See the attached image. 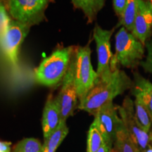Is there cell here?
<instances>
[{
    "label": "cell",
    "instance_id": "cell-1",
    "mask_svg": "<svg viewBox=\"0 0 152 152\" xmlns=\"http://www.w3.org/2000/svg\"><path fill=\"white\" fill-rule=\"evenodd\" d=\"M112 69L113 72L109 77L96 81L84 99L80 102L77 109L94 115L101 107L132 89L133 80L128 74L118 66Z\"/></svg>",
    "mask_w": 152,
    "mask_h": 152
},
{
    "label": "cell",
    "instance_id": "cell-2",
    "mask_svg": "<svg viewBox=\"0 0 152 152\" xmlns=\"http://www.w3.org/2000/svg\"><path fill=\"white\" fill-rule=\"evenodd\" d=\"M75 48L76 46H58L35 69L36 83L49 87L61 84L69 68Z\"/></svg>",
    "mask_w": 152,
    "mask_h": 152
},
{
    "label": "cell",
    "instance_id": "cell-3",
    "mask_svg": "<svg viewBox=\"0 0 152 152\" xmlns=\"http://www.w3.org/2000/svg\"><path fill=\"white\" fill-rule=\"evenodd\" d=\"M115 54L112 60L124 68L134 69L140 66L145 53V45L126 28L121 27L115 37Z\"/></svg>",
    "mask_w": 152,
    "mask_h": 152
},
{
    "label": "cell",
    "instance_id": "cell-4",
    "mask_svg": "<svg viewBox=\"0 0 152 152\" xmlns=\"http://www.w3.org/2000/svg\"><path fill=\"white\" fill-rule=\"evenodd\" d=\"M96 81L97 74L91 62L90 44L83 47L77 46L75 51V83L79 103L84 99Z\"/></svg>",
    "mask_w": 152,
    "mask_h": 152
},
{
    "label": "cell",
    "instance_id": "cell-5",
    "mask_svg": "<svg viewBox=\"0 0 152 152\" xmlns=\"http://www.w3.org/2000/svg\"><path fill=\"white\" fill-rule=\"evenodd\" d=\"M49 3V0H8L5 5L13 20L31 28L46 19Z\"/></svg>",
    "mask_w": 152,
    "mask_h": 152
},
{
    "label": "cell",
    "instance_id": "cell-6",
    "mask_svg": "<svg viewBox=\"0 0 152 152\" xmlns=\"http://www.w3.org/2000/svg\"><path fill=\"white\" fill-rule=\"evenodd\" d=\"M56 99L59 105L61 121H66L68 118L73 115L79 104L75 83V52L69 68L61 83V90Z\"/></svg>",
    "mask_w": 152,
    "mask_h": 152
},
{
    "label": "cell",
    "instance_id": "cell-7",
    "mask_svg": "<svg viewBox=\"0 0 152 152\" xmlns=\"http://www.w3.org/2000/svg\"><path fill=\"white\" fill-rule=\"evenodd\" d=\"M115 28L104 30L96 25L93 30V37L96 43L97 53V80L108 78L111 75V64L113 55L111 50V38Z\"/></svg>",
    "mask_w": 152,
    "mask_h": 152
},
{
    "label": "cell",
    "instance_id": "cell-8",
    "mask_svg": "<svg viewBox=\"0 0 152 152\" xmlns=\"http://www.w3.org/2000/svg\"><path fill=\"white\" fill-rule=\"evenodd\" d=\"M117 109L127 130L133 141L142 152L149 144L150 135L142 129L137 119L134 102L130 97L126 96L122 106H117Z\"/></svg>",
    "mask_w": 152,
    "mask_h": 152
},
{
    "label": "cell",
    "instance_id": "cell-9",
    "mask_svg": "<svg viewBox=\"0 0 152 152\" xmlns=\"http://www.w3.org/2000/svg\"><path fill=\"white\" fill-rule=\"evenodd\" d=\"M30 28L11 20L8 29L0 39V48L8 61L13 66L18 64L19 49L27 37Z\"/></svg>",
    "mask_w": 152,
    "mask_h": 152
},
{
    "label": "cell",
    "instance_id": "cell-10",
    "mask_svg": "<svg viewBox=\"0 0 152 152\" xmlns=\"http://www.w3.org/2000/svg\"><path fill=\"white\" fill-rule=\"evenodd\" d=\"M117 106L113 102H110L101 107L94 115V122L104 137V142L108 147L112 149L115 141L118 125L121 121L118 115Z\"/></svg>",
    "mask_w": 152,
    "mask_h": 152
},
{
    "label": "cell",
    "instance_id": "cell-11",
    "mask_svg": "<svg viewBox=\"0 0 152 152\" xmlns=\"http://www.w3.org/2000/svg\"><path fill=\"white\" fill-rule=\"evenodd\" d=\"M132 33L145 45L152 35V8L149 0H141Z\"/></svg>",
    "mask_w": 152,
    "mask_h": 152
},
{
    "label": "cell",
    "instance_id": "cell-12",
    "mask_svg": "<svg viewBox=\"0 0 152 152\" xmlns=\"http://www.w3.org/2000/svg\"><path fill=\"white\" fill-rule=\"evenodd\" d=\"M61 122V115L58 101L56 97L49 95L44 107L42 120L44 140H47L56 130Z\"/></svg>",
    "mask_w": 152,
    "mask_h": 152
},
{
    "label": "cell",
    "instance_id": "cell-13",
    "mask_svg": "<svg viewBox=\"0 0 152 152\" xmlns=\"http://www.w3.org/2000/svg\"><path fill=\"white\" fill-rule=\"evenodd\" d=\"M134 80L132 93L145 105L152 120V83L137 72L133 73Z\"/></svg>",
    "mask_w": 152,
    "mask_h": 152
},
{
    "label": "cell",
    "instance_id": "cell-14",
    "mask_svg": "<svg viewBox=\"0 0 152 152\" xmlns=\"http://www.w3.org/2000/svg\"><path fill=\"white\" fill-rule=\"evenodd\" d=\"M138 147L125 128L122 119L118 128L112 152H137Z\"/></svg>",
    "mask_w": 152,
    "mask_h": 152
},
{
    "label": "cell",
    "instance_id": "cell-15",
    "mask_svg": "<svg viewBox=\"0 0 152 152\" xmlns=\"http://www.w3.org/2000/svg\"><path fill=\"white\" fill-rule=\"evenodd\" d=\"M71 1L74 8L83 11L87 23H92L104 8L106 0H71Z\"/></svg>",
    "mask_w": 152,
    "mask_h": 152
},
{
    "label": "cell",
    "instance_id": "cell-16",
    "mask_svg": "<svg viewBox=\"0 0 152 152\" xmlns=\"http://www.w3.org/2000/svg\"><path fill=\"white\" fill-rule=\"evenodd\" d=\"M68 132L69 130L66 121H61L56 130L47 140H44L42 152H56L63 140L67 136Z\"/></svg>",
    "mask_w": 152,
    "mask_h": 152
},
{
    "label": "cell",
    "instance_id": "cell-17",
    "mask_svg": "<svg viewBox=\"0 0 152 152\" xmlns=\"http://www.w3.org/2000/svg\"><path fill=\"white\" fill-rule=\"evenodd\" d=\"M141 0H126L124 10L121 17H119L118 26L126 28L132 33L133 24L137 13L139 5Z\"/></svg>",
    "mask_w": 152,
    "mask_h": 152
},
{
    "label": "cell",
    "instance_id": "cell-18",
    "mask_svg": "<svg viewBox=\"0 0 152 152\" xmlns=\"http://www.w3.org/2000/svg\"><path fill=\"white\" fill-rule=\"evenodd\" d=\"M104 144L105 142L102 132L93 122L90 125L87 134V152H98Z\"/></svg>",
    "mask_w": 152,
    "mask_h": 152
},
{
    "label": "cell",
    "instance_id": "cell-19",
    "mask_svg": "<svg viewBox=\"0 0 152 152\" xmlns=\"http://www.w3.org/2000/svg\"><path fill=\"white\" fill-rule=\"evenodd\" d=\"M134 104L136 118L139 123L141 125L142 129L149 134L150 129L152 125V120L147 107L138 98H135L134 101Z\"/></svg>",
    "mask_w": 152,
    "mask_h": 152
},
{
    "label": "cell",
    "instance_id": "cell-20",
    "mask_svg": "<svg viewBox=\"0 0 152 152\" xmlns=\"http://www.w3.org/2000/svg\"><path fill=\"white\" fill-rule=\"evenodd\" d=\"M42 144L35 138H25L15 146L12 152H42Z\"/></svg>",
    "mask_w": 152,
    "mask_h": 152
},
{
    "label": "cell",
    "instance_id": "cell-21",
    "mask_svg": "<svg viewBox=\"0 0 152 152\" xmlns=\"http://www.w3.org/2000/svg\"><path fill=\"white\" fill-rule=\"evenodd\" d=\"M11 20L5 4L0 0V39L7 32Z\"/></svg>",
    "mask_w": 152,
    "mask_h": 152
},
{
    "label": "cell",
    "instance_id": "cell-22",
    "mask_svg": "<svg viewBox=\"0 0 152 152\" xmlns=\"http://www.w3.org/2000/svg\"><path fill=\"white\" fill-rule=\"evenodd\" d=\"M147 56L145 60L140 62V66L143 68L145 73L152 75V37L145 44Z\"/></svg>",
    "mask_w": 152,
    "mask_h": 152
},
{
    "label": "cell",
    "instance_id": "cell-23",
    "mask_svg": "<svg viewBox=\"0 0 152 152\" xmlns=\"http://www.w3.org/2000/svg\"><path fill=\"white\" fill-rule=\"evenodd\" d=\"M125 3H126V0H113V1L114 12L117 16H118V18L121 17L123 14Z\"/></svg>",
    "mask_w": 152,
    "mask_h": 152
},
{
    "label": "cell",
    "instance_id": "cell-24",
    "mask_svg": "<svg viewBox=\"0 0 152 152\" xmlns=\"http://www.w3.org/2000/svg\"><path fill=\"white\" fill-rule=\"evenodd\" d=\"M11 142L0 141V152H11Z\"/></svg>",
    "mask_w": 152,
    "mask_h": 152
},
{
    "label": "cell",
    "instance_id": "cell-25",
    "mask_svg": "<svg viewBox=\"0 0 152 152\" xmlns=\"http://www.w3.org/2000/svg\"><path fill=\"white\" fill-rule=\"evenodd\" d=\"M98 152H112V149L108 147L106 144H104Z\"/></svg>",
    "mask_w": 152,
    "mask_h": 152
},
{
    "label": "cell",
    "instance_id": "cell-26",
    "mask_svg": "<svg viewBox=\"0 0 152 152\" xmlns=\"http://www.w3.org/2000/svg\"><path fill=\"white\" fill-rule=\"evenodd\" d=\"M142 152H152V146L149 144L147 147V148H146Z\"/></svg>",
    "mask_w": 152,
    "mask_h": 152
},
{
    "label": "cell",
    "instance_id": "cell-27",
    "mask_svg": "<svg viewBox=\"0 0 152 152\" xmlns=\"http://www.w3.org/2000/svg\"><path fill=\"white\" fill-rule=\"evenodd\" d=\"M49 3H54L55 2V0H49Z\"/></svg>",
    "mask_w": 152,
    "mask_h": 152
},
{
    "label": "cell",
    "instance_id": "cell-28",
    "mask_svg": "<svg viewBox=\"0 0 152 152\" xmlns=\"http://www.w3.org/2000/svg\"><path fill=\"white\" fill-rule=\"evenodd\" d=\"M149 1L150 5H151V8H152V0H149Z\"/></svg>",
    "mask_w": 152,
    "mask_h": 152
},
{
    "label": "cell",
    "instance_id": "cell-29",
    "mask_svg": "<svg viewBox=\"0 0 152 152\" xmlns=\"http://www.w3.org/2000/svg\"><path fill=\"white\" fill-rule=\"evenodd\" d=\"M1 1H3V2L5 4L6 2H7V1H8V0H1Z\"/></svg>",
    "mask_w": 152,
    "mask_h": 152
},
{
    "label": "cell",
    "instance_id": "cell-30",
    "mask_svg": "<svg viewBox=\"0 0 152 152\" xmlns=\"http://www.w3.org/2000/svg\"><path fill=\"white\" fill-rule=\"evenodd\" d=\"M137 152H141V151H140V149H139V148L137 149Z\"/></svg>",
    "mask_w": 152,
    "mask_h": 152
}]
</instances>
